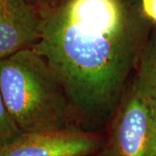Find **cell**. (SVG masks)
Returning a JSON list of instances; mask_svg holds the SVG:
<instances>
[{"label":"cell","mask_w":156,"mask_h":156,"mask_svg":"<svg viewBox=\"0 0 156 156\" xmlns=\"http://www.w3.org/2000/svg\"><path fill=\"white\" fill-rule=\"evenodd\" d=\"M154 156H156V148H155V154H154Z\"/></svg>","instance_id":"cell-11"},{"label":"cell","mask_w":156,"mask_h":156,"mask_svg":"<svg viewBox=\"0 0 156 156\" xmlns=\"http://www.w3.org/2000/svg\"><path fill=\"white\" fill-rule=\"evenodd\" d=\"M41 27L36 6L26 0H5L0 10V60L37 44Z\"/></svg>","instance_id":"cell-5"},{"label":"cell","mask_w":156,"mask_h":156,"mask_svg":"<svg viewBox=\"0 0 156 156\" xmlns=\"http://www.w3.org/2000/svg\"><path fill=\"white\" fill-rule=\"evenodd\" d=\"M20 132L7 109L0 89V144L9 140Z\"/></svg>","instance_id":"cell-7"},{"label":"cell","mask_w":156,"mask_h":156,"mask_svg":"<svg viewBox=\"0 0 156 156\" xmlns=\"http://www.w3.org/2000/svg\"><path fill=\"white\" fill-rule=\"evenodd\" d=\"M101 147L97 134L76 128L27 131L0 144V156H88Z\"/></svg>","instance_id":"cell-4"},{"label":"cell","mask_w":156,"mask_h":156,"mask_svg":"<svg viewBox=\"0 0 156 156\" xmlns=\"http://www.w3.org/2000/svg\"><path fill=\"white\" fill-rule=\"evenodd\" d=\"M156 102L136 80L115 113L98 156H154Z\"/></svg>","instance_id":"cell-3"},{"label":"cell","mask_w":156,"mask_h":156,"mask_svg":"<svg viewBox=\"0 0 156 156\" xmlns=\"http://www.w3.org/2000/svg\"><path fill=\"white\" fill-rule=\"evenodd\" d=\"M26 1H28L29 3L31 4L32 5L36 6L38 10L43 8L44 6L46 5L49 3L48 0H26Z\"/></svg>","instance_id":"cell-9"},{"label":"cell","mask_w":156,"mask_h":156,"mask_svg":"<svg viewBox=\"0 0 156 156\" xmlns=\"http://www.w3.org/2000/svg\"><path fill=\"white\" fill-rule=\"evenodd\" d=\"M0 89L21 132L76 128L61 81L33 48L0 60Z\"/></svg>","instance_id":"cell-2"},{"label":"cell","mask_w":156,"mask_h":156,"mask_svg":"<svg viewBox=\"0 0 156 156\" xmlns=\"http://www.w3.org/2000/svg\"><path fill=\"white\" fill-rule=\"evenodd\" d=\"M44 57L67 93L75 115L106 117L141 58L148 18L129 0H60L40 10Z\"/></svg>","instance_id":"cell-1"},{"label":"cell","mask_w":156,"mask_h":156,"mask_svg":"<svg viewBox=\"0 0 156 156\" xmlns=\"http://www.w3.org/2000/svg\"><path fill=\"white\" fill-rule=\"evenodd\" d=\"M141 9L148 19L156 23V0H140Z\"/></svg>","instance_id":"cell-8"},{"label":"cell","mask_w":156,"mask_h":156,"mask_svg":"<svg viewBox=\"0 0 156 156\" xmlns=\"http://www.w3.org/2000/svg\"><path fill=\"white\" fill-rule=\"evenodd\" d=\"M139 63L135 80L156 102V38L146 45Z\"/></svg>","instance_id":"cell-6"},{"label":"cell","mask_w":156,"mask_h":156,"mask_svg":"<svg viewBox=\"0 0 156 156\" xmlns=\"http://www.w3.org/2000/svg\"><path fill=\"white\" fill-rule=\"evenodd\" d=\"M5 0H0V10L2 9V7L5 5Z\"/></svg>","instance_id":"cell-10"}]
</instances>
